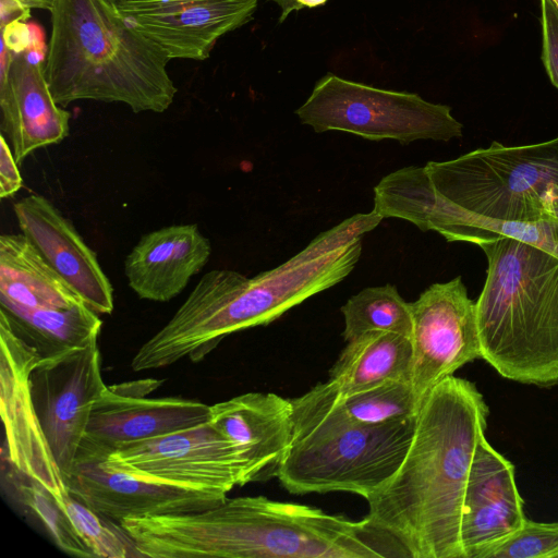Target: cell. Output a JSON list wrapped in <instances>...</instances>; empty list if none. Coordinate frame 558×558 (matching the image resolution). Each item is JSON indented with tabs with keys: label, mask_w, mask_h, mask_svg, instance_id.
<instances>
[{
	"label": "cell",
	"mask_w": 558,
	"mask_h": 558,
	"mask_svg": "<svg viewBox=\"0 0 558 558\" xmlns=\"http://www.w3.org/2000/svg\"><path fill=\"white\" fill-rule=\"evenodd\" d=\"M21 233L83 302L98 315L113 311V288L96 253L46 197L32 194L13 205Z\"/></svg>",
	"instance_id": "18"
},
{
	"label": "cell",
	"mask_w": 558,
	"mask_h": 558,
	"mask_svg": "<svg viewBox=\"0 0 558 558\" xmlns=\"http://www.w3.org/2000/svg\"><path fill=\"white\" fill-rule=\"evenodd\" d=\"M514 465L484 437L474 454L463 501L460 537L464 558H480L526 520Z\"/></svg>",
	"instance_id": "19"
},
{
	"label": "cell",
	"mask_w": 558,
	"mask_h": 558,
	"mask_svg": "<svg viewBox=\"0 0 558 558\" xmlns=\"http://www.w3.org/2000/svg\"><path fill=\"white\" fill-rule=\"evenodd\" d=\"M88 453L111 469L194 489L228 494L247 484L241 450L209 421L119 448L107 457Z\"/></svg>",
	"instance_id": "9"
},
{
	"label": "cell",
	"mask_w": 558,
	"mask_h": 558,
	"mask_svg": "<svg viewBox=\"0 0 558 558\" xmlns=\"http://www.w3.org/2000/svg\"><path fill=\"white\" fill-rule=\"evenodd\" d=\"M66 486L70 495L116 523L126 518L193 513L228 498L222 492L172 485L114 470L99 457L83 451L76 453Z\"/></svg>",
	"instance_id": "16"
},
{
	"label": "cell",
	"mask_w": 558,
	"mask_h": 558,
	"mask_svg": "<svg viewBox=\"0 0 558 558\" xmlns=\"http://www.w3.org/2000/svg\"><path fill=\"white\" fill-rule=\"evenodd\" d=\"M209 423L242 452L246 483L276 476L293 440L291 399L246 392L210 405Z\"/></svg>",
	"instance_id": "20"
},
{
	"label": "cell",
	"mask_w": 558,
	"mask_h": 558,
	"mask_svg": "<svg viewBox=\"0 0 558 558\" xmlns=\"http://www.w3.org/2000/svg\"><path fill=\"white\" fill-rule=\"evenodd\" d=\"M373 210L383 218L410 221L422 231H436L448 242L480 245L511 238L558 256V220L502 221L468 213L437 195L424 167L410 166L384 177L374 187Z\"/></svg>",
	"instance_id": "10"
},
{
	"label": "cell",
	"mask_w": 558,
	"mask_h": 558,
	"mask_svg": "<svg viewBox=\"0 0 558 558\" xmlns=\"http://www.w3.org/2000/svg\"><path fill=\"white\" fill-rule=\"evenodd\" d=\"M8 486H10L19 501L24 505L43 524L54 544L64 553L77 557H95L87 544L77 534L71 520L57 498L44 486L16 471L9 462Z\"/></svg>",
	"instance_id": "26"
},
{
	"label": "cell",
	"mask_w": 558,
	"mask_h": 558,
	"mask_svg": "<svg viewBox=\"0 0 558 558\" xmlns=\"http://www.w3.org/2000/svg\"><path fill=\"white\" fill-rule=\"evenodd\" d=\"M45 60V52L28 41L15 49L0 73V129L17 163L38 148L60 143L70 132L71 113L52 96Z\"/></svg>",
	"instance_id": "17"
},
{
	"label": "cell",
	"mask_w": 558,
	"mask_h": 558,
	"mask_svg": "<svg viewBox=\"0 0 558 558\" xmlns=\"http://www.w3.org/2000/svg\"><path fill=\"white\" fill-rule=\"evenodd\" d=\"M162 380L107 386L95 402L78 450L112 451L207 423L210 405L179 397L147 398Z\"/></svg>",
	"instance_id": "13"
},
{
	"label": "cell",
	"mask_w": 558,
	"mask_h": 558,
	"mask_svg": "<svg viewBox=\"0 0 558 558\" xmlns=\"http://www.w3.org/2000/svg\"><path fill=\"white\" fill-rule=\"evenodd\" d=\"M0 391L5 440L2 459L57 499L70 495L34 410L29 374L40 360L0 314Z\"/></svg>",
	"instance_id": "14"
},
{
	"label": "cell",
	"mask_w": 558,
	"mask_h": 558,
	"mask_svg": "<svg viewBox=\"0 0 558 558\" xmlns=\"http://www.w3.org/2000/svg\"><path fill=\"white\" fill-rule=\"evenodd\" d=\"M0 314L39 359L84 348L98 339L99 315L85 303L69 308H29L0 299Z\"/></svg>",
	"instance_id": "24"
},
{
	"label": "cell",
	"mask_w": 558,
	"mask_h": 558,
	"mask_svg": "<svg viewBox=\"0 0 558 558\" xmlns=\"http://www.w3.org/2000/svg\"><path fill=\"white\" fill-rule=\"evenodd\" d=\"M411 384L421 408L436 385L482 359V347L476 305L460 276L432 284L411 303Z\"/></svg>",
	"instance_id": "12"
},
{
	"label": "cell",
	"mask_w": 558,
	"mask_h": 558,
	"mask_svg": "<svg viewBox=\"0 0 558 558\" xmlns=\"http://www.w3.org/2000/svg\"><path fill=\"white\" fill-rule=\"evenodd\" d=\"M125 22L166 57L203 61L223 35L251 21L257 0H114Z\"/></svg>",
	"instance_id": "15"
},
{
	"label": "cell",
	"mask_w": 558,
	"mask_h": 558,
	"mask_svg": "<svg viewBox=\"0 0 558 558\" xmlns=\"http://www.w3.org/2000/svg\"><path fill=\"white\" fill-rule=\"evenodd\" d=\"M363 233L362 221L352 216L253 278L229 269L206 272L172 318L138 349L134 365L147 371L184 357L199 362L228 335L276 320L343 280L361 256Z\"/></svg>",
	"instance_id": "2"
},
{
	"label": "cell",
	"mask_w": 558,
	"mask_h": 558,
	"mask_svg": "<svg viewBox=\"0 0 558 558\" xmlns=\"http://www.w3.org/2000/svg\"><path fill=\"white\" fill-rule=\"evenodd\" d=\"M340 402L352 420L366 424L414 416L420 411L411 381L402 380H389L347 397L340 396Z\"/></svg>",
	"instance_id": "27"
},
{
	"label": "cell",
	"mask_w": 558,
	"mask_h": 558,
	"mask_svg": "<svg viewBox=\"0 0 558 558\" xmlns=\"http://www.w3.org/2000/svg\"><path fill=\"white\" fill-rule=\"evenodd\" d=\"M134 539L150 558L401 557L366 518L352 521L263 496L227 498L193 513L140 518Z\"/></svg>",
	"instance_id": "3"
},
{
	"label": "cell",
	"mask_w": 558,
	"mask_h": 558,
	"mask_svg": "<svg viewBox=\"0 0 558 558\" xmlns=\"http://www.w3.org/2000/svg\"><path fill=\"white\" fill-rule=\"evenodd\" d=\"M281 8V15L279 22H283L290 12L298 11L303 8H315L323 5L327 0H271Z\"/></svg>",
	"instance_id": "33"
},
{
	"label": "cell",
	"mask_w": 558,
	"mask_h": 558,
	"mask_svg": "<svg viewBox=\"0 0 558 558\" xmlns=\"http://www.w3.org/2000/svg\"><path fill=\"white\" fill-rule=\"evenodd\" d=\"M293 440L276 477L289 493L347 492L367 499L396 474L417 414L379 424L352 420L327 380L291 399Z\"/></svg>",
	"instance_id": "6"
},
{
	"label": "cell",
	"mask_w": 558,
	"mask_h": 558,
	"mask_svg": "<svg viewBox=\"0 0 558 558\" xmlns=\"http://www.w3.org/2000/svg\"><path fill=\"white\" fill-rule=\"evenodd\" d=\"M555 2L558 4V0H555Z\"/></svg>",
	"instance_id": "34"
},
{
	"label": "cell",
	"mask_w": 558,
	"mask_h": 558,
	"mask_svg": "<svg viewBox=\"0 0 558 558\" xmlns=\"http://www.w3.org/2000/svg\"><path fill=\"white\" fill-rule=\"evenodd\" d=\"M17 162L13 151L5 140L0 134V197L7 198L13 196L22 187V177L17 168Z\"/></svg>",
	"instance_id": "31"
},
{
	"label": "cell",
	"mask_w": 558,
	"mask_h": 558,
	"mask_svg": "<svg viewBox=\"0 0 558 558\" xmlns=\"http://www.w3.org/2000/svg\"><path fill=\"white\" fill-rule=\"evenodd\" d=\"M71 520L77 534L98 558L140 557L128 534L116 523L72 495L57 499Z\"/></svg>",
	"instance_id": "28"
},
{
	"label": "cell",
	"mask_w": 558,
	"mask_h": 558,
	"mask_svg": "<svg viewBox=\"0 0 558 558\" xmlns=\"http://www.w3.org/2000/svg\"><path fill=\"white\" fill-rule=\"evenodd\" d=\"M45 73L56 102H122L166 111L174 100L166 54L133 29L111 0H53Z\"/></svg>",
	"instance_id": "4"
},
{
	"label": "cell",
	"mask_w": 558,
	"mask_h": 558,
	"mask_svg": "<svg viewBox=\"0 0 558 558\" xmlns=\"http://www.w3.org/2000/svg\"><path fill=\"white\" fill-rule=\"evenodd\" d=\"M106 388L97 340L54 357L40 359L29 374L34 410L65 483L92 409Z\"/></svg>",
	"instance_id": "11"
},
{
	"label": "cell",
	"mask_w": 558,
	"mask_h": 558,
	"mask_svg": "<svg viewBox=\"0 0 558 558\" xmlns=\"http://www.w3.org/2000/svg\"><path fill=\"white\" fill-rule=\"evenodd\" d=\"M411 337L368 331L351 341L329 371V379L347 397L389 380L411 381Z\"/></svg>",
	"instance_id": "22"
},
{
	"label": "cell",
	"mask_w": 558,
	"mask_h": 558,
	"mask_svg": "<svg viewBox=\"0 0 558 558\" xmlns=\"http://www.w3.org/2000/svg\"><path fill=\"white\" fill-rule=\"evenodd\" d=\"M0 299L29 308L84 303L23 233L0 236Z\"/></svg>",
	"instance_id": "23"
},
{
	"label": "cell",
	"mask_w": 558,
	"mask_h": 558,
	"mask_svg": "<svg viewBox=\"0 0 558 558\" xmlns=\"http://www.w3.org/2000/svg\"><path fill=\"white\" fill-rule=\"evenodd\" d=\"M315 132L342 131L366 140L449 141L462 135L463 125L446 105L432 104L417 94L380 89L327 74L295 111Z\"/></svg>",
	"instance_id": "8"
},
{
	"label": "cell",
	"mask_w": 558,
	"mask_h": 558,
	"mask_svg": "<svg viewBox=\"0 0 558 558\" xmlns=\"http://www.w3.org/2000/svg\"><path fill=\"white\" fill-rule=\"evenodd\" d=\"M53 0H0V27L15 22H25L32 9L51 8Z\"/></svg>",
	"instance_id": "32"
},
{
	"label": "cell",
	"mask_w": 558,
	"mask_h": 558,
	"mask_svg": "<svg viewBox=\"0 0 558 558\" xmlns=\"http://www.w3.org/2000/svg\"><path fill=\"white\" fill-rule=\"evenodd\" d=\"M434 191L468 213L502 220H558V136L537 144L493 142L424 166Z\"/></svg>",
	"instance_id": "7"
},
{
	"label": "cell",
	"mask_w": 558,
	"mask_h": 558,
	"mask_svg": "<svg viewBox=\"0 0 558 558\" xmlns=\"http://www.w3.org/2000/svg\"><path fill=\"white\" fill-rule=\"evenodd\" d=\"M210 254V241L197 225H171L140 239L124 260V274L140 299L168 302L203 269Z\"/></svg>",
	"instance_id": "21"
},
{
	"label": "cell",
	"mask_w": 558,
	"mask_h": 558,
	"mask_svg": "<svg viewBox=\"0 0 558 558\" xmlns=\"http://www.w3.org/2000/svg\"><path fill=\"white\" fill-rule=\"evenodd\" d=\"M344 340L368 331H391L411 337V303L405 302L390 283L368 287L351 296L341 307Z\"/></svg>",
	"instance_id": "25"
},
{
	"label": "cell",
	"mask_w": 558,
	"mask_h": 558,
	"mask_svg": "<svg viewBox=\"0 0 558 558\" xmlns=\"http://www.w3.org/2000/svg\"><path fill=\"white\" fill-rule=\"evenodd\" d=\"M543 52L542 60L551 83L558 88V4L541 0Z\"/></svg>",
	"instance_id": "30"
},
{
	"label": "cell",
	"mask_w": 558,
	"mask_h": 558,
	"mask_svg": "<svg viewBox=\"0 0 558 558\" xmlns=\"http://www.w3.org/2000/svg\"><path fill=\"white\" fill-rule=\"evenodd\" d=\"M111 1L113 2L114 0H111Z\"/></svg>",
	"instance_id": "35"
},
{
	"label": "cell",
	"mask_w": 558,
	"mask_h": 558,
	"mask_svg": "<svg viewBox=\"0 0 558 558\" xmlns=\"http://www.w3.org/2000/svg\"><path fill=\"white\" fill-rule=\"evenodd\" d=\"M487 258L475 302L482 359L521 384H558V256L498 238L478 245Z\"/></svg>",
	"instance_id": "5"
},
{
	"label": "cell",
	"mask_w": 558,
	"mask_h": 558,
	"mask_svg": "<svg viewBox=\"0 0 558 558\" xmlns=\"http://www.w3.org/2000/svg\"><path fill=\"white\" fill-rule=\"evenodd\" d=\"M480 558H558V522L529 520Z\"/></svg>",
	"instance_id": "29"
},
{
	"label": "cell",
	"mask_w": 558,
	"mask_h": 558,
	"mask_svg": "<svg viewBox=\"0 0 558 558\" xmlns=\"http://www.w3.org/2000/svg\"><path fill=\"white\" fill-rule=\"evenodd\" d=\"M488 413L477 387L453 375L424 398L402 464L366 499L365 518L402 557L464 558L463 501Z\"/></svg>",
	"instance_id": "1"
}]
</instances>
